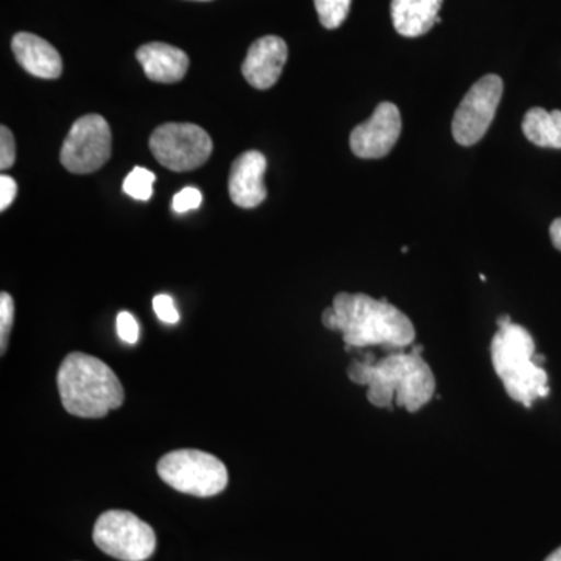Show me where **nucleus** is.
Masks as SVG:
<instances>
[{
  "label": "nucleus",
  "instance_id": "b1692460",
  "mask_svg": "<svg viewBox=\"0 0 561 561\" xmlns=\"http://www.w3.org/2000/svg\"><path fill=\"white\" fill-rule=\"evenodd\" d=\"M18 194L16 181L9 175L0 176V210L9 208Z\"/></svg>",
  "mask_w": 561,
  "mask_h": 561
},
{
  "label": "nucleus",
  "instance_id": "6e6552de",
  "mask_svg": "<svg viewBox=\"0 0 561 561\" xmlns=\"http://www.w3.org/2000/svg\"><path fill=\"white\" fill-rule=\"evenodd\" d=\"M111 157L108 122L88 114L72 125L61 147L60 161L70 173L88 175L106 164Z\"/></svg>",
  "mask_w": 561,
  "mask_h": 561
},
{
  "label": "nucleus",
  "instance_id": "423d86ee",
  "mask_svg": "<svg viewBox=\"0 0 561 561\" xmlns=\"http://www.w3.org/2000/svg\"><path fill=\"white\" fill-rule=\"evenodd\" d=\"M92 538L102 552L121 561H146L157 549L154 530L131 512L102 513Z\"/></svg>",
  "mask_w": 561,
  "mask_h": 561
},
{
  "label": "nucleus",
  "instance_id": "20e7f679",
  "mask_svg": "<svg viewBox=\"0 0 561 561\" xmlns=\"http://www.w3.org/2000/svg\"><path fill=\"white\" fill-rule=\"evenodd\" d=\"M494 371L513 401L530 409L540 398L549 397V376L535 364L534 337L522 324L500 328L490 346Z\"/></svg>",
  "mask_w": 561,
  "mask_h": 561
},
{
  "label": "nucleus",
  "instance_id": "f257e3e1",
  "mask_svg": "<svg viewBox=\"0 0 561 561\" xmlns=\"http://www.w3.org/2000/svg\"><path fill=\"white\" fill-rule=\"evenodd\" d=\"M324 328L341 331L346 348L382 346L387 351L408 348L415 341V328L404 312L387 298L375 300L365 294L335 295L332 308L321 316Z\"/></svg>",
  "mask_w": 561,
  "mask_h": 561
},
{
  "label": "nucleus",
  "instance_id": "ddd939ff",
  "mask_svg": "<svg viewBox=\"0 0 561 561\" xmlns=\"http://www.w3.org/2000/svg\"><path fill=\"white\" fill-rule=\"evenodd\" d=\"M11 50L21 68L27 70L33 77L54 80L61 76L60 54L46 39L33 35V33H18L11 39Z\"/></svg>",
  "mask_w": 561,
  "mask_h": 561
},
{
  "label": "nucleus",
  "instance_id": "0eeeda50",
  "mask_svg": "<svg viewBox=\"0 0 561 561\" xmlns=\"http://www.w3.org/2000/svg\"><path fill=\"white\" fill-rule=\"evenodd\" d=\"M149 146L157 161L172 172L202 168L213 153L208 133L195 124L169 122L151 133Z\"/></svg>",
  "mask_w": 561,
  "mask_h": 561
},
{
  "label": "nucleus",
  "instance_id": "dca6fc26",
  "mask_svg": "<svg viewBox=\"0 0 561 561\" xmlns=\"http://www.w3.org/2000/svg\"><path fill=\"white\" fill-rule=\"evenodd\" d=\"M523 131L531 144L545 149H561V111L531 108L523 119Z\"/></svg>",
  "mask_w": 561,
  "mask_h": 561
},
{
  "label": "nucleus",
  "instance_id": "412c9836",
  "mask_svg": "<svg viewBox=\"0 0 561 561\" xmlns=\"http://www.w3.org/2000/svg\"><path fill=\"white\" fill-rule=\"evenodd\" d=\"M16 161V142H14L13 133L2 125L0 127V169L7 171Z\"/></svg>",
  "mask_w": 561,
  "mask_h": 561
},
{
  "label": "nucleus",
  "instance_id": "a211bd4d",
  "mask_svg": "<svg viewBox=\"0 0 561 561\" xmlns=\"http://www.w3.org/2000/svg\"><path fill=\"white\" fill-rule=\"evenodd\" d=\"M313 3L324 28L334 31L348 18L351 0H313Z\"/></svg>",
  "mask_w": 561,
  "mask_h": 561
},
{
  "label": "nucleus",
  "instance_id": "f3484780",
  "mask_svg": "<svg viewBox=\"0 0 561 561\" xmlns=\"http://www.w3.org/2000/svg\"><path fill=\"white\" fill-rule=\"evenodd\" d=\"M154 181H157V176L149 169L135 168L124 180L122 190L135 201L149 202L153 195Z\"/></svg>",
  "mask_w": 561,
  "mask_h": 561
},
{
  "label": "nucleus",
  "instance_id": "4468645a",
  "mask_svg": "<svg viewBox=\"0 0 561 561\" xmlns=\"http://www.w3.org/2000/svg\"><path fill=\"white\" fill-rule=\"evenodd\" d=\"M136 60L142 66L146 76L157 83H176L184 79L190 69L186 51L164 43L144 44L136 51Z\"/></svg>",
  "mask_w": 561,
  "mask_h": 561
},
{
  "label": "nucleus",
  "instance_id": "9d476101",
  "mask_svg": "<svg viewBox=\"0 0 561 561\" xmlns=\"http://www.w3.org/2000/svg\"><path fill=\"white\" fill-rule=\"evenodd\" d=\"M401 114L394 103L382 102L367 122L357 125L350 136L353 153L362 160L387 157L401 135Z\"/></svg>",
  "mask_w": 561,
  "mask_h": 561
},
{
  "label": "nucleus",
  "instance_id": "39448f33",
  "mask_svg": "<svg viewBox=\"0 0 561 561\" xmlns=\"http://www.w3.org/2000/svg\"><path fill=\"white\" fill-rule=\"evenodd\" d=\"M157 470L169 486L191 496H216L228 485L224 461L198 449H176L165 454L158 461Z\"/></svg>",
  "mask_w": 561,
  "mask_h": 561
},
{
  "label": "nucleus",
  "instance_id": "7ed1b4c3",
  "mask_svg": "<svg viewBox=\"0 0 561 561\" xmlns=\"http://www.w3.org/2000/svg\"><path fill=\"white\" fill-rule=\"evenodd\" d=\"M57 382L62 408L80 419H102L124 404V387L116 373L90 354L66 356Z\"/></svg>",
  "mask_w": 561,
  "mask_h": 561
},
{
  "label": "nucleus",
  "instance_id": "393cba45",
  "mask_svg": "<svg viewBox=\"0 0 561 561\" xmlns=\"http://www.w3.org/2000/svg\"><path fill=\"white\" fill-rule=\"evenodd\" d=\"M551 239L553 247H556L557 250L561 251V219L552 221Z\"/></svg>",
  "mask_w": 561,
  "mask_h": 561
},
{
  "label": "nucleus",
  "instance_id": "4be33fe9",
  "mask_svg": "<svg viewBox=\"0 0 561 561\" xmlns=\"http://www.w3.org/2000/svg\"><path fill=\"white\" fill-rule=\"evenodd\" d=\"M153 309L162 323H179L180 312L176 311L175 302H173L172 297H169V295H157V297L153 298Z\"/></svg>",
  "mask_w": 561,
  "mask_h": 561
},
{
  "label": "nucleus",
  "instance_id": "9b49d317",
  "mask_svg": "<svg viewBox=\"0 0 561 561\" xmlns=\"http://www.w3.org/2000/svg\"><path fill=\"white\" fill-rule=\"evenodd\" d=\"M287 55L286 41L275 35L262 36L250 46L242 65L243 77L256 90H271L283 73Z\"/></svg>",
  "mask_w": 561,
  "mask_h": 561
},
{
  "label": "nucleus",
  "instance_id": "cd10ccee",
  "mask_svg": "<svg viewBox=\"0 0 561 561\" xmlns=\"http://www.w3.org/2000/svg\"><path fill=\"white\" fill-rule=\"evenodd\" d=\"M202 2H205V0H202Z\"/></svg>",
  "mask_w": 561,
  "mask_h": 561
},
{
  "label": "nucleus",
  "instance_id": "aec40b11",
  "mask_svg": "<svg viewBox=\"0 0 561 561\" xmlns=\"http://www.w3.org/2000/svg\"><path fill=\"white\" fill-rule=\"evenodd\" d=\"M202 202L203 195L197 187H184L183 191H180L179 194L173 197L172 209L175 210L176 214L190 213V210L201 208Z\"/></svg>",
  "mask_w": 561,
  "mask_h": 561
},
{
  "label": "nucleus",
  "instance_id": "1a4fd4ad",
  "mask_svg": "<svg viewBox=\"0 0 561 561\" xmlns=\"http://www.w3.org/2000/svg\"><path fill=\"white\" fill-rule=\"evenodd\" d=\"M502 92L504 81L494 73H489L472 84L453 119V136L460 146H474L485 136L496 116Z\"/></svg>",
  "mask_w": 561,
  "mask_h": 561
},
{
  "label": "nucleus",
  "instance_id": "f03ea898",
  "mask_svg": "<svg viewBox=\"0 0 561 561\" xmlns=\"http://www.w3.org/2000/svg\"><path fill=\"white\" fill-rule=\"evenodd\" d=\"M423 346L411 353L394 351L382 359L354 360L348 378L357 386H367V398L376 408L391 405L415 413L432 400L435 393V376L427 362L421 357Z\"/></svg>",
  "mask_w": 561,
  "mask_h": 561
},
{
  "label": "nucleus",
  "instance_id": "a878e982",
  "mask_svg": "<svg viewBox=\"0 0 561 561\" xmlns=\"http://www.w3.org/2000/svg\"><path fill=\"white\" fill-rule=\"evenodd\" d=\"M496 323L497 327L504 328L508 327V324L513 323V321L511 319V316H507V313H505V316H501L500 319H497Z\"/></svg>",
  "mask_w": 561,
  "mask_h": 561
},
{
  "label": "nucleus",
  "instance_id": "bb28decb",
  "mask_svg": "<svg viewBox=\"0 0 561 561\" xmlns=\"http://www.w3.org/2000/svg\"><path fill=\"white\" fill-rule=\"evenodd\" d=\"M545 561H561V546L559 549H556V551H553L551 556H549Z\"/></svg>",
  "mask_w": 561,
  "mask_h": 561
},
{
  "label": "nucleus",
  "instance_id": "6ab92c4d",
  "mask_svg": "<svg viewBox=\"0 0 561 561\" xmlns=\"http://www.w3.org/2000/svg\"><path fill=\"white\" fill-rule=\"evenodd\" d=\"M14 320V302L10 294H0V353L5 354L9 346V335Z\"/></svg>",
  "mask_w": 561,
  "mask_h": 561
},
{
  "label": "nucleus",
  "instance_id": "2eb2a0df",
  "mask_svg": "<svg viewBox=\"0 0 561 561\" xmlns=\"http://www.w3.org/2000/svg\"><path fill=\"white\" fill-rule=\"evenodd\" d=\"M443 0H391L394 31L405 38H419L437 24Z\"/></svg>",
  "mask_w": 561,
  "mask_h": 561
},
{
  "label": "nucleus",
  "instance_id": "5701e85b",
  "mask_svg": "<svg viewBox=\"0 0 561 561\" xmlns=\"http://www.w3.org/2000/svg\"><path fill=\"white\" fill-rule=\"evenodd\" d=\"M117 334L122 341L130 345L139 341V324L130 312L124 311L117 316Z\"/></svg>",
  "mask_w": 561,
  "mask_h": 561
},
{
  "label": "nucleus",
  "instance_id": "f8f14e48",
  "mask_svg": "<svg viewBox=\"0 0 561 561\" xmlns=\"http://www.w3.org/2000/svg\"><path fill=\"white\" fill-rule=\"evenodd\" d=\"M267 160L261 151L250 150L236 158L228 180V191L234 205L239 208H256L267 198L264 175Z\"/></svg>",
  "mask_w": 561,
  "mask_h": 561
}]
</instances>
